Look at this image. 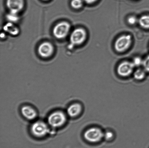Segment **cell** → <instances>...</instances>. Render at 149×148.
Here are the masks:
<instances>
[{
    "mask_svg": "<svg viewBox=\"0 0 149 148\" xmlns=\"http://www.w3.org/2000/svg\"><path fill=\"white\" fill-rule=\"evenodd\" d=\"M87 37V33L84 29H75L71 35L70 41L73 45H78L84 43Z\"/></svg>",
    "mask_w": 149,
    "mask_h": 148,
    "instance_id": "8992f818",
    "label": "cell"
},
{
    "mask_svg": "<svg viewBox=\"0 0 149 148\" xmlns=\"http://www.w3.org/2000/svg\"><path fill=\"white\" fill-rule=\"evenodd\" d=\"M18 13L11 12H10L7 15V18L10 22H15L19 19Z\"/></svg>",
    "mask_w": 149,
    "mask_h": 148,
    "instance_id": "9a60e30c",
    "label": "cell"
},
{
    "mask_svg": "<svg viewBox=\"0 0 149 148\" xmlns=\"http://www.w3.org/2000/svg\"><path fill=\"white\" fill-rule=\"evenodd\" d=\"M114 137V134L113 132L111 131H107L104 132V138L107 141H110L113 140Z\"/></svg>",
    "mask_w": 149,
    "mask_h": 148,
    "instance_id": "e0dca14e",
    "label": "cell"
},
{
    "mask_svg": "<svg viewBox=\"0 0 149 148\" xmlns=\"http://www.w3.org/2000/svg\"><path fill=\"white\" fill-rule=\"evenodd\" d=\"M70 29V25L67 22L63 21L58 23L54 27V36L58 39L65 38L68 35Z\"/></svg>",
    "mask_w": 149,
    "mask_h": 148,
    "instance_id": "277c9868",
    "label": "cell"
},
{
    "mask_svg": "<svg viewBox=\"0 0 149 148\" xmlns=\"http://www.w3.org/2000/svg\"><path fill=\"white\" fill-rule=\"evenodd\" d=\"M135 67L132 62L125 61L118 66L117 72L119 76L127 77L132 73Z\"/></svg>",
    "mask_w": 149,
    "mask_h": 148,
    "instance_id": "52a82bcc",
    "label": "cell"
},
{
    "mask_svg": "<svg viewBox=\"0 0 149 148\" xmlns=\"http://www.w3.org/2000/svg\"><path fill=\"white\" fill-rule=\"evenodd\" d=\"M97 0H83V1L87 4H92L96 2Z\"/></svg>",
    "mask_w": 149,
    "mask_h": 148,
    "instance_id": "44dd1931",
    "label": "cell"
},
{
    "mask_svg": "<svg viewBox=\"0 0 149 148\" xmlns=\"http://www.w3.org/2000/svg\"><path fill=\"white\" fill-rule=\"evenodd\" d=\"M132 42V38L130 35H124L118 38L115 42V50L119 52L125 51L129 47Z\"/></svg>",
    "mask_w": 149,
    "mask_h": 148,
    "instance_id": "5b68a950",
    "label": "cell"
},
{
    "mask_svg": "<svg viewBox=\"0 0 149 148\" xmlns=\"http://www.w3.org/2000/svg\"><path fill=\"white\" fill-rule=\"evenodd\" d=\"M7 7L11 12L18 13L24 6V0H7Z\"/></svg>",
    "mask_w": 149,
    "mask_h": 148,
    "instance_id": "9c48e42d",
    "label": "cell"
},
{
    "mask_svg": "<svg viewBox=\"0 0 149 148\" xmlns=\"http://www.w3.org/2000/svg\"><path fill=\"white\" fill-rule=\"evenodd\" d=\"M143 60L141 58L136 57L134 59L132 63L135 67H139L143 65Z\"/></svg>",
    "mask_w": 149,
    "mask_h": 148,
    "instance_id": "d6986e66",
    "label": "cell"
},
{
    "mask_svg": "<svg viewBox=\"0 0 149 148\" xmlns=\"http://www.w3.org/2000/svg\"><path fill=\"white\" fill-rule=\"evenodd\" d=\"M104 132L99 127H90L86 130L84 134L85 140L88 142L97 143L100 142L104 138Z\"/></svg>",
    "mask_w": 149,
    "mask_h": 148,
    "instance_id": "6da1fadb",
    "label": "cell"
},
{
    "mask_svg": "<svg viewBox=\"0 0 149 148\" xmlns=\"http://www.w3.org/2000/svg\"><path fill=\"white\" fill-rule=\"evenodd\" d=\"M82 107L80 104L74 103L70 106L67 109V113L70 117H74L77 116L81 114Z\"/></svg>",
    "mask_w": 149,
    "mask_h": 148,
    "instance_id": "8fae6325",
    "label": "cell"
},
{
    "mask_svg": "<svg viewBox=\"0 0 149 148\" xmlns=\"http://www.w3.org/2000/svg\"><path fill=\"white\" fill-rule=\"evenodd\" d=\"M3 30L12 35H17L19 33V29L11 22H9L6 24L4 26Z\"/></svg>",
    "mask_w": 149,
    "mask_h": 148,
    "instance_id": "7c38bea8",
    "label": "cell"
},
{
    "mask_svg": "<svg viewBox=\"0 0 149 148\" xmlns=\"http://www.w3.org/2000/svg\"><path fill=\"white\" fill-rule=\"evenodd\" d=\"M83 0H72L71 1V6L74 9L81 8L83 5Z\"/></svg>",
    "mask_w": 149,
    "mask_h": 148,
    "instance_id": "2e32d148",
    "label": "cell"
},
{
    "mask_svg": "<svg viewBox=\"0 0 149 148\" xmlns=\"http://www.w3.org/2000/svg\"><path fill=\"white\" fill-rule=\"evenodd\" d=\"M146 72L144 69L139 68L134 72V76L135 79L141 81L145 78Z\"/></svg>",
    "mask_w": 149,
    "mask_h": 148,
    "instance_id": "4fadbf2b",
    "label": "cell"
},
{
    "mask_svg": "<svg viewBox=\"0 0 149 148\" xmlns=\"http://www.w3.org/2000/svg\"><path fill=\"white\" fill-rule=\"evenodd\" d=\"M43 1H48V0H43Z\"/></svg>",
    "mask_w": 149,
    "mask_h": 148,
    "instance_id": "7402d4cb",
    "label": "cell"
},
{
    "mask_svg": "<svg viewBox=\"0 0 149 148\" xmlns=\"http://www.w3.org/2000/svg\"><path fill=\"white\" fill-rule=\"evenodd\" d=\"M137 22H138V19L136 17L134 16H131L128 19V22L131 25H134Z\"/></svg>",
    "mask_w": 149,
    "mask_h": 148,
    "instance_id": "ffe728a7",
    "label": "cell"
},
{
    "mask_svg": "<svg viewBox=\"0 0 149 148\" xmlns=\"http://www.w3.org/2000/svg\"><path fill=\"white\" fill-rule=\"evenodd\" d=\"M22 114L25 118L29 120H33L37 116V113L32 107L28 105L24 106L21 108Z\"/></svg>",
    "mask_w": 149,
    "mask_h": 148,
    "instance_id": "30bf717a",
    "label": "cell"
},
{
    "mask_svg": "<svg viewBox=\"0 0 149 148\" xmlns=\"http://www.w3.org/2000/svg\"><path fill=\"white\" fill-rule=\"evenodd\" d=\"M138 23L143 28L149 29V15L141 16L138 19Z\"/></svg>",
    "mask_w": 149,
    "mask_h": 148,
    "instance_id": "5bb4252c",
    "label": "cell"
},
{
    "mask_svg": "<svg viewBox=\"0 0 149 148\" xmlns=\"http://www.w3.org/2000/svg\"><path fill=\"white\" fill-rule=\"evenodd\" d=\"M54 50V47L52 43L47 42L40 44L38 49L39 54L44 58L49 57L52 56Z\"/></svg>",
    "mask_w": 149,
    "mask_h": 148,
    "instance_id": "ba28073f",
    "label": "cell"
},
{
    "mask_svg": "<svg viewBox=\"0 0 149 148\" xmlns=\"http://www.w3.org/2000/svg\"><path fill=\"white\" fill-rule=\"evenodd\" d=\"M31 130L33 136L39 138L46 135L50 131L46 123L41 121L33 123L31 126Z\"/></svg>",
    "mask_w": 149,
    "mask_h": 148,
    "instance_id": "3957f363",
    "label": "cell"
},
{
    "mask_svg": "<svg viewBox=\"0 0 149 148\" xmlns=\"http://www.w3.org/2000/svg\"><path fill=\"white\" fill-rule=\"evenodd\" d=\"M142 66L146 72H149V55L143 60Z\"/></svg>",
    "mask_w": 149,
    "mask_h": 148,
    "instance_id": "ac0fdd59",
    "label": "cell"
},
{
    "mask_svg": "<svg viewBox=\"0 0 149 148\" xmlns=\"http://www.w3.org/2000/svg\"><path fill=\"white\" fill-rule=\"evenodd\" d=\"M66 115L61 111L54 112L49 116L48 122L49 125L53 128H58L62 127L66 122Z\"/></svg>",
    "mask_w": 149,
    "mask_h": 148,
    "instance_id": "7a4b0ae2",
    "label": "cell"
}]
</instances>
